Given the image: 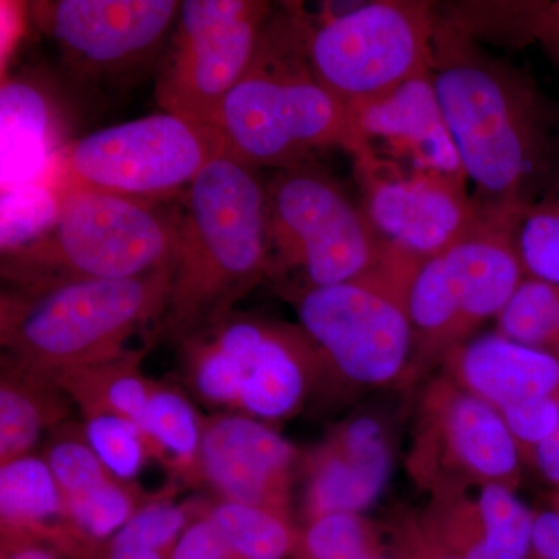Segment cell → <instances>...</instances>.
Instances as JSON below:
<instances>
[{"mask_svg": "<svg viewBox=\"0 0 559 559\" xmlns=\"http://www.w3.org/2000/svg\"><path fill=\"white\" fill-rule=\"evenodd\" d=\"M178 347L198 399L263 423L296 415L329 369L300 325L237 310Z\"/></svg>", "mask_w": 559, "mask_h": 559, "instance_id": "8992f818", "label": "cell"}, {"mask_svg": "<svg viewBox=\"0 0 559 559\" xmlns=\"http://www.w3.org/2000/svg\"><path fill=\"white\" fill-rule=\"evenodd\" d=\"M170 277L168 264L132 278L46 280L3 290L2 356L49 377L117 358L159 322Z\"/></svg>", "mask_w": 559, "mask_h": 559, "instance_id": "277c9868", "label": "cell"}, {"mask_svg": "<svg viewBox=\"0 0 559 559\" xmlns=\"http://www.w3.org/2000/svg\"><path fill=\"white\" fill-rule=\"evenodd\" d=\"M421 535L457 559H525L536 513L514 489L499 484L459 485L433 492Z\"/></svg>", "mask_w": 559, "mask_h": 559, "instance_id": "ac0fdd59", "label": "cell"}, {"mask_svg": "<svg viewBox=\"0 0 559 559\" xmlns=\"http://www.w3.org/2000/svg\"><path fill=\"white\" fill-rule=\"evenodd\" d=\"M550 509H555L559 511V488L557 492H555L554 498H551V507Z\"/></svg>", "mask_w": 559, "mask_h": 559, "instance_id": "f6af8a7d", "label": "cell"}, {"mask_svg": "<svg viewBox=\"0 0 559 559\" xmlns=\"http://www.w3.org/2000/svg\"><path fill=\"white\" fill-rule=\"evenodd\" d=\"M419 263L389 246L384 260L362 277L290 293L301 329L331 371L367 388L406 374L415 349L407 296Z\"/></svg>", "mask_w": 559, "mask_h": 559, "instance_id": "ba28073f", "label": "cell"}, {"mask_svg": "<svg viewBox=\"0 0 559 559\" xmlns=\"http://www.w3.org/2000/svg\"><path fill=\"white\" fill-rule=\"evenodd\" d=\"M95 559H168V554L143 549H110L103 544Z\"/></svg>", "mask_w": 559, "mask_h": 559, "instance_id": "60d3db41", "label": "cell"}, {"mask_svg": "<svg viewBox=\"0 0 559 559\" xmlns=\"http://www.w3.org/2000/svg\"><path fill=\"white\" fill-rule=\"evenodd\" d=\"M525 559H559V511L547 509L536 513L532 546Z\"/></svg>", "mask_w": 559, "mask_h": 559, "instance_id": "74e56055", "label": "cell"}, {"mask_svg": "<svg viewBox=\"0 0 559 559\" xmlns=\"http://www.w3.org/2000/svg\"><path fill=\"white\" fill-rule=\"evenodd\" d=\"M0 465L31 455L44 430L68 423L75 404L43 371L2 356L0 364Z\"/></svg>", "mask_w": 559, "mask_h": 559, "instance_id": "7402d4cb", "label": "cell"}, {"mask_svg": "<svg viewBox=\"0 0 559 559\" xmlns=\"http://www.w3.org/2000/svg\"><path fill=\"white\" fill-rule=\"evenodd\" d=\"M168 559H235L218 527L210 521L205 509L201 516L183 530Z\"/></svg>", "mask_w": 559, "mask_h": 559, "instance_id": "8d00e7d4", "label": "cell"}, {"mask_svg": "<svg viewBox=\"0 0 559 559\" xmlns=\"http://www.w3.org/2000/svg\"><path fill=\"white\" fill-rule=\"evenodd\" d=\"M60 193L53 226L35 241L2 252V275L11 285L132 278L171 264L179 205L167 212L165 202L95 189Z\"/></svg>", "mask_w": 559, "mask_h": 559, "instance_id": "5b68a950", "label": "cell"}, {"mask_svg": "<svg viewBox=\"0 0 559 559\" xmlns=\"http://www.w3.org/2000/svg\"><path fill=\"white\" fill-rule=\"evenodd\" d=\"M156 495L142 491L135 481L112 479L80 495L62 499L64 518L84 538L102 543L117 532Z\"/></svg>", "mask_w": 559, "mask_h": 559, "instance_id": "83f0119b", "label": "cell"}, {"mask_svg": "<svg viewBox=\"0 0 559 559\" xmlns=\"http://www.w3.org/2000/svg\"><path fill=\"white\" fill-rule=\"evenodd\" d=\"M297 451L266 423L246 415L204 418L201 479L229 502L290 516Z\"/></svg>", "mask_w": 559, "mask_h": 559, "instance_id": "2e32d148", "label": "cell"}, {"mask_svg": "<svg viewBox=\"0 0 559 559\" xmlns=\"http://www.w3.org/2000/svg\"><path fill=\"white\" fill-rule=\"evenodd\" d=\"M175 487L160 491L110 538V549H143L170 555L183 530L201 516L205 503L179 506L171 500Z\"/></svg>", "mask_w": 559, "mask_h": 559, "instance_id": "f1b7e54d", "label": "cell"}, {"mask_svg": "<svg viewBox=\"0 0 559 559\" xmlns=\"http://www.w3.org/2000/svg\"><path fill=\"white\" fill-rule=\"evenodd\" d=\"M430 75L474 205L514 218L559 190V105L528 73L492 57L452 16H437Z\"/></svg>", "mask_w": 559, "mask_h": 559, "instance_id": "6da1fadb", "label": "cell"}, {"mask_svg": "<svg viewBox=\"0 0 559 559\" xmlns=\"http://www.w3.org/2000/svg\"><path fill=\"white\" fill-rule=\"evenodd\" d=\"M271 280L294 274V290L352 282L384 260L389 245L364 210L312 160L275 170L267 182Z\"/></svg>", "mask_w": 559, "mask_h": 559, "instance_id": "52a82bcc", "label": "cell"}, {"mask_svg": "<svg viewBox=\"0 0 559 559\" xmlns=\"http://www.w3.org/2000/svg\"><path fill=\"white\" fill-rule=\"evenodd\" d=\"M58 430L60 432H55L43 459L53 473L62 499L80 495L116 477L92 450L84 428L68 421Z\"/></svg>", "mask_w": 559, "mask_h": 559, "instance_id": "1f68e13d", "label": "cell"}, {"mask_svg": "<svg viewBox=\"0 0 559 559\" xmlns=\"http://www.w3.org/2000/svg\"><path fill=\"white\" fill-rule=\"evenodd\" d=\"M524 278L511 223L481 219L450 248L418 264L407 296L415 348L426 356H447L481 322L498 318Z\"/></svg>", "mask_w": 559, "mask_h": 559, "instance_id": "8fae6325", "label": "cell"}, {"mask_svg": "<svg viewBox=\"0 0 559 559\" xmlns=\"http://www.w3.org/2000/svg\"><path fill=\"white\" fill-rule=\"evenodd\" d=\"M558 356H559V353H558Z\"/></svg>", "mask_w": 559, "mask_h": 559, "instance_id": "bcb514c9", "label": "cell"}, {"mask_svg": "<svg viewBox=\"0 0 559 559\" xmlns=\"http://www.w3.org/2000/svg\"><path fill=\"white\" fill-rule=\"evenodd\" d=\"M359 559H395V558L385 557V555H382V551H377V554L366 555V557H362Z\"/></svg>", "mask_w": 559, "mask_h": 559, "instance_id": "ee69618b", "label": "cell"}, {"mask_svg": "<svg viewBox=\"0 0 559 559\" xmlns=\"http://www.w3.org/2000/svg\"><path fill=\"white\" fill-rule=\"evenodd\" d=\"M451 380L500 411L521 401L559 396V358L485 334L444 356Z\"/></svg>", "mask_w": 559, "mask_h": 559, "instance_id": "ffe728a7", "label": "cell"}, {"mask_svg": "<svg viewBox=\"0 0 559 559\" xmlns=\"http://www.w3.org/2000/svg\"><path fill=\"white\" fill-rule=\"evenodd\" d=\"M511 235L525 277L559 286V190L514 218Z\"/></svg>", "mask_w": 559, "mask_h": 559, "instance_id": "4dcf8cb0", "label": "cell"}, {"mask_svg": "<svg viewBox=\"0 0 559 559\" xmlns=\"http://www.w3.org/2000/svg\"><path fill=\"white\" fill-rule=\"evenodd\" d=\"M392 471V447L380 419H348L305 459V521L331 513L362 514L381 498Z\"/></svg>", "mask_w": 559, "mask_h": 559, "instance_id": "e0dca14e", "label": "cell"}, {"mask_svg": "<svg viewBox=\"0 0 559 559\" xmlns=\"http://www.w3.org/2000/svg\"><path fill=\"white\" fill-rule=\"evenodd\" d=\"M61 193L46 182L2 191V252L35 241L53 226Z\"/></svg>", "mask_w": 559, "mask_h": 559, "instance_id": "d6a6232c", "label": "cell"}, {"mask_svg": "<svg viewBox=\"0 0 559 559\" xmlns=\"http://www.w3.org/2000/svg\"><path fill=\"white\" fill-rule=\"evenodd\" d=\"M437 16L429 2L380 0L310 25L311 68L349 114L428 72Z\"/></svg>", "mask_w": 559, "mask_h": 559, "instance_id": "30bf717a", "label": "cell"}, {"mask_svg": "<svg viewBox=\"0 0 559 559\" xmlns=\"http://www.w3.org/2000/svg\"><path fill=\"white\" fill-rule=\"evenodd\" d=\"M204 418L176 385L154 381L139 428L150 457L186 484H201L200 451Z\"/></svg>", "mask_w": 559, "mask_h": 559, "instance_id": "d4e9b609", "label": "cell"}, {"mask_svg": "<svg viewBox=\"0 0 559 559\" xmlns=\"http://www.w3.org/2000/svg\"><path fill=\"white\" fill-rule=\"evenodd\" d=\"M381 551L377 530L362 514L331 513L299 530L294 559H359Z\"/></svg>", "mask_w": 559, "mask_h": 559, "instance_id": "f546056e", "label": "cell"}, {"mask_svg": "<svg viewBox=\"0 0 559 559\" xmlns=\"http://www.w3.org/2000/svg\"><path fill=\"white\" fill-rule=\"evenodd\" d=\"M0 521L2 544L60 543L68 521L46 460L31 454L0 465Z\"/></svg>", "mask_w": 559, "mask_h": 559, "instance_id": "603a6c76", "label": "cell"}, {"mask_svg": "<svg viewBox=\"0 0 559 559\" xmlns=\"http://www.w3.org/2000/svg\"><path fill=\"white\" fill-rule=\"evenodd\" d=\"M308 31L300 14L274 10L252 64L221 109L223 153L253 170L294 167L333 148L359 154L347 108L311 68Z\"/></svg>", "mask_w": 559, "mask_h": 559, "instance_id": "3957f363", "label": "cell"}, {"mask_svg": "<svg viewBox=\"0 0 559 559\" xmlns=\"http://www.w3.org/2000/svg\"><path fill=\"white\" fill-rule=\"evenodd\" d=\"M178 205L170 286L153 333L154 342L176 345L212 329L271 280L266 193L253 168L218 154Z\"/></svg>", "mask_w": 559, "mask_h": 559, "instance_id": "7a4b0ae2", "label": "cell"}, {"mask_svg": "<svg viewBox=\"0 0 559 559\" xmlns=\"http://www.w3.org/2000/svg\"><path fill=\"white\" fill-rule=\"evenodd\" d=\"M205 514L235 559H286L296 550L299 530L290 516L277 511L221 499L213 506L205 503Z\"/></svg>", "mask_w": 559, "mask_h": 559, "instance_id": "484cf974", "label": "cell"}, {"mask_svg": "<svg viewBox=\"0 0 559 559\" xmlns=\"http://www.w3.org/2000/svg\"><path fill=\"white\" fill-rule=\"evenodd\" d=\"M154 341L142 348H130L117 358L91 366L58 371L55 382L84 418L114 415L140 425L145 414L154 381L145 377L142 362Z\"/></svg>", "mask_w": 559, "mask_h": 559, "instance_id": "cb8c5ba5", "label": "cell"}, {"mask_svg": "<svg viewBox=\"0 0 559 559\" xmlns=\"http://www.w3.org/2000/svg\"><path fill=\"white\" fill-rule=\"evenodd\" d=\"M274 7L264 0H183L156 83L164 112L216 131L252 64Z\"/></svg>", "mask_w": 559, "mask_h": 559, "instance_id": "7c38bea8", "label": "cell"}, {"mask_svg": "<svg viewBox=\"0 0 559 559\" xmlns=\"http://www.w3.org/2000/svg\"><path fill=\"white\" fill-rule=\"evenodd\" d=\"M521 455L530 460L539 444L549 439L559 421V396H543L510 404L499 411Z\"/></svg>", "mask_w": 559, "mask_h": 559, "instance_id": "d590c367", "label": "cell"}, {"mask_svg": "<svg viewBox=\"0 0 559 559\" xmlns=\"http://www.w3.org/2000/svg\"><path fill=\"white\" fill-rule=\"evenodd\" d=\"M362 207L382 240L419 261L469 234L484 219L471 200L466 180L436 171L404 175L370 151L355 159Z\"/></svg>", "mask_w": 559, "mask_h": 559, "instance_id": "9a60e30c", "label": "cell"}, {"mask_svg": "<svg viewBox=\"0 0 559 559\" xmlns=\"http://www.w3.org/2000/svg\"><path fill=\"white\" fill-rule=\"evenodd\" d=\"M414 543L415 550L411 559H457L452 557V555L444 554L443 550L433 547L432 544L428 543L425 536L421 535V532L417 533V536L414 538Z\"/></svg>", "mask_w": 559, "mask_h": 559, "instance_id": "7bdbcfd3", "label": "cell"}, {"mask_svg": "<svg viewBox=\"0 0 559 559\" xmlns=\"http://www.w3.org/2000/svg\"><path fill=\"white\" fill-rule=\"evenodd\" d=\"M528 462L547 484L559 488V421L549 439L536 448Z\"/></svg>", "mask_w": 559, "mask_h": 559, "instance_id": "f35d334b", "label": "cell"}, {"mask_svg": "<svg viewBox=\"0 0 559 559\" xmlns=\"http://www.w3.org/2000/svg\"><path fill=\"white\" fill-rule=\"evenodd\" d=\"M349 121L360 150L356 157L370 153L371 145L381 140L392 156L411 157L415 170L466 180L430 69L352 110Z\"/></svg>", "mask_w": 559, "mask_h": 559, "instance_id": "d6986e66", "label": "cell"}, {"mask_svg": "<svg viewBox=\"0 0 559 559\" xmlns=\"http://www.w3.org/2000/svg\"><path fill=\"white\" fill-rule=\"evenodd\" d=\"M414 471L433 492L468 484H520L521 451L496 407L454 381L429 389Z\"/></svg>", "mask_w": 559, "mask_h": 559, "instance_id": "4fadbf2b", "label": "cell"}, {"mask_svg": "<svg viewBox=\"0 0 559 559\" xmlns=\"http://www.w3.org/2000/svg\"><path fill=\"white\" fill-rule=\"evenodd\" d=\"M2 191L43 182L64 148V119L57 102L39 81L3 80Z\"/></svg>", "mask_w": 559, "mask_h": 559, "instance_id": "44dd1931", "label": "cell"}, {"mask_svg": "<svg viewBox=\"0 0 559 559\" xmlns=\"http://www.w3.org/2000/svg\"><path fill=\"white\" fill-rule=\"evenodd\" d=\"M20 5L14 2H2V66H5L7 57L13 49L16 39L20 38L21 17Z\"/></svg>", "mask_w": 559, "mask_h": 559, "instance_id": "ab89813d", "label": "cell"}, {"mask_svg": "<svg viewBox=\"0 0 559 559\" xmlns=\"http://www.w3.org/2000/svg\"><path fill=\"white\" fill-rule=\"evenodd\" d=\"M218 132L173 114L142 117L68 143L43 182L153 202L179 201L213 157Z\"/></svg>", "mask_w": 559, "mask_h": 559, "instance_id": "9c48e42d", "label": "cell"}, {"mask_svg": "<svg viewBox=\"0 0 559 559\" xmlns=\"http://www.w3.org/2000/svg\"><path fill=\"white\" fill-rule=\"evenodd\" d=\"M83 428L103 465L120 480L134 481L150 457L139 426L114 415H95L84 418Z\"/></svg>", "mask_w": 559, "mask_h": 559, "instance_id": "836d02e7", "label": "cell"}, {"mask_svg": "<svg viewBox=\"0 0 559 559\" xmlns=\"http://www.w3.org/2000/svg\"><path fill=\"white\" fill-rule=\"evenodd\" d=\"M492 22L499 25L495 33L539 43L559 69V0L492 3L488 24Z\"/></svg>", "mask_w": 559, "mask_h": 559, "instance_id": "e575fe53", "label": "cell"}, {"mask_svg": "<svg viewBox=\"0 0 559 559\" xmlns=\"http://www.w3.org/2000/svg\"><path fill=\"white\" fill-rule=\"evenodd\" d=\"M178 0L33 2V20L81 79H108L150 60L178 21Z\"/></svg>", "mask_w": 559, "mask_h": 559, "instance_id": "5bb4252c", "label": "cell"}, {"mask_svg": "<svg viewBox=\"0 0 559 559\" xmlns=\"http://www.w3.org/2000/svg\"><path fill=\"white\" fill-rule=\"evenodd\" d=\"M496 319L500 336L558 356V285L546 280L525 277Z\"/></svg>", "mask_w": 559, "mask_h": 559, "instance_id": "4316f807", "label": "cell"}, {"mask_svg": "<svg viewBox=\"0 0 559 559\" xmlns=\"http://www.w3.org/2000/svg\"><path fill=\"white\" fill-rule=\"evenodd\" d=\"M2 559H55L36 544H2Z\"/></svg>", "mask_w": 559, "mask_h": 559, "instance_id": "b9f144b4", "label": "cell"}]
</instances>
